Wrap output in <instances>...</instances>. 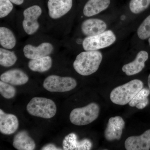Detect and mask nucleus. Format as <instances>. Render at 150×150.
Masks as SVG:
<instances>
[{
    "label": "nucleus",
    "mask_w": 150,
    "mask_h": 150,
    "mask_svg": "<svg viewBox=\"0 0 150 150\" xmlns=\"http://www.w3.org/2000/svg\"><path fill=\"white\" fill-rule=\"evenodd\" d=\"M74 0H47L46 33L64 38L69 33Z\"/></svg>",
    "instance_id": "nucleus-1"
},
{
    "label": "nucleus",
    "mask_w": 150,
    "mask_h": 150,
    "mask_svg": "<svg viewBox=\"0 0 150 150\" xmlns=\"http://www.w3.org/2000/svg\"><path fill=\"white\" fill-rule=\"evenodd\" d=\"M15 25L21 36L31 37L46 33L45 9L38 4L28 6L16 13Z\"/></svg>",
    "instance_id": "nucleus-2"
},
{
    "label": "nucleus",
    "mask_w": 150,
    "mask_h": 150,
    "mask_svg": "<svg viewBox=\"0 0 150 150\" xmlns=\"http://www.w3.org/2000/svg\"><path fill=\"white\" fill-rule=\"evenodd\" d=\"M63 46V40L42 33L29 37L21 48L24 57L30 60L53 55Z\"/></svg>",
    "instance_id": "nucleus-3"
},
{
    "label": "nucleus",
    "mask_w": 150,
    "mask_h": 150,
    "mask_svg": "<svg viewBox=\"0 0 150 150\" xmlns=\"http://www.w3.org/2000/svg\"><path fill=\"white\" fill-rule=\"evenodd\" d=\"M102 59V53L98 50L82 51L76 57L73 68L79 74L89 76L98 71Z\"/></svg>",
    "instance_id": "nucleus-4"
},
{
    "label": "nucleus",
    "mask_w": 150,
    "mask_h": 150,
    "mask_svg": "<svg viewBox=\"0 0 150 150\" xmlns=\"http://www.w3.org/2000/svg\"><path fill=\"white\" fill-rule=\"evenodd\" d=\"M143 87L144 83L142 81L139 79L131 80L113 89L110 93V100L115 104L125 105L131 101Z\"/></svg>",
    "instance_id": "nucleus-5"
},
{
    "label": "nucleus",
    "mask_w": 150,
    "mask_h": 150,
    "mask_svg": "<svg viewBox=\"0 0 150 150\" xmlns=\"http://www.w3.org/2000/svg\"><path fill=\"white\" fill-rule=\"evenodd\" d=\"M26 109L30 115L46 119L53 118L57 112L56 105L52 100L37 97L30 101Z\"/></svg>",
    "instance_id": "nucleus-6"
},
{
    "label": "nucleus",
    "mask_w": 150,
    "mask_h": 150,
    "mask_svg": "<svg viewBox=\"0 0 150 150\" xmlns=\"http://www.w3.org/2000/svg\"><path fill=\"white\" fill-rule=\"evenodd\" d=\"M100 107L95 103H91L85 107L73 109L70 114L71 123L77 126L88 125L99 116Z\"/></svg>",
    "instance_id": "nucleus-7"
},
{
    "label": "nucleus",
    "mask_w": 150,
    "mask_h": 150,
    "mask_svg": "<svg viewBox=\"0 0 150 150\" xmlns=\"http://www.w3.org/2000/svg\"><path fill=\"white\" fill-rule=\"evenodd\" d=\"M116 40L113 31L105 30L100 34L85 37L81 41V46L84 51H97L111 46Z\"/></svg>",
    "instance_id": "nucleus-8"
},
{
    "label": "nucleus",
    "mask_w": 150,
    "mask_h": 150,
    "mask_svg": "<svg viewBox=\"0 0 150 150\" xmlns=\"http://www.w3.org/2000/svg\"><path fill=\"white\" fill-rule=\"evenodd\" d=\"M77 85L76 81L74 78L51 75L45 79L43 86L51 92H65L74 89Z\"/></svg>",
    "instance_id": "nucleus-9"
},
{
    "label": "nucleus",
    "mask_w": 150,
    "mask_h": 150,
    "mask_svg": "<svg viewBox=\"0 0 150 150\" xmlns=\"http://www.w3.org/2000/svg\"><path fill=\"white\" fill-rule=\"evenodd\" d=\"M106 23L99 18H88L81 23L80 30L82 35L86 37L100 34L107 29Z\"/></svg>",
    "instance_id": "nucleus-10"
},
{
    "label": "nucleus",
    "mask_w": 150,
    "mask_h": 150,
    "mask_svg": "<svg viewBox=\"0 0 150 150\" xmlns=\"http://www.w3.org/2000/svg\"><path fill=\"white\" fill-rule=\"evenodd\" d=\"M125 125V121L121 116L110 118L104 132L105 139L108 142L120 140Z\"/></svg>",
    "instance_id": "nucleus-11"
},
{
    "label": "nucleus",
    "mask_w": 150,
    "mask_h": 150,
    "mask_svg": "<svg viewBox=\"0 0 150 150\" xmlns=\"http://www.w3.org/2000/svg\"><path fill=\"white\" fill-rule=\"evenodd\" d=\"M18 40L15 32L6 23L0 26V46L9 50H14L18 46Z\"/></svg>",
    "instance_id": "nucleus-12"
},
{
    "label": "nucleus",
    "mask_w": 150,
    "mask_h": 150,
    "mask_svg": "<svg viewBox=\"0 0 150 150\" xmlns=\"http://www.w3.org/2000/svg\"><path fill=\"white\" fill-rule=\"evenodd\" d=\"M127 150H149L150 149V129L139 136H131L125 142Z\"/></svg>",
    "instance_id": "nucleus-13"
},
{
    "label": "nucleus",
    "mask_w": 150,
    "mask_h": 150,
    "mask_svg": "<svg viewBox=\"0 0 150 150\" xmlns=\"http://www.w3.org/2000/svg\"><path fill=\"white\" fill-rule=\"evenodd\" d=\"M149 58L147 51H141L137 54L135 60L122 67V71L128 76H133L139 74L145 67V62Z\"/></svg>",
    "instance_id": "nucleus-14"
},
{
    "label": "nucleus",
    "mask_w": 150,
    "mask_h": 150,
    "mask_svg": "<svg viewBox=\"0 0 150 150\" xmlns=\"http://www.w3.org/2000/svg\"><path fill=\"white\" fill-rule=\"evenodd\" d=\"M1 80L15 86L22 85L29 80L28 75L22 70L12 69L6 71L0 76Z\"/></svg>",
    "instance_id": "nucleus-15"
},
{
    "label": "nucleus",
    "mask_w": 150,
    "mask_h": 150,
    "mask_svg": "<svg viewBox=\"0 0 150 150\" xmlns=\"http://www.w3.org/2000/svg\"><path fill=\"white\" fill-rule=\"evenodd\" d=\"M92 146V143L88 139L78 141L77 136L74 133L67 135L63 142V149L64 150H89Z\"/></svg>",
    "instance_id": "nucleus-16"
},
{
    "label": "nucleus",
    "mask_w": 150,
    "mask_h": 150,
    "mask_svg": "<svg viewBox=\"0 0 150 150\" xmlns=\"http://www.w3.org/2000/svg\"><path fill=\"white\" fill-rule=\"evenodd\" d=\"M19 122L15 115L5 113L0 109V131L5 135H11L18 129Z\"/></svg>",
    "instance_id": "nucleus-17"
},
{
    "label": "nucleus",
    "mask_w": 150,
    "mask_h": 150,
    "mask_svg": "<svg viewBox=\"0 0 150 150\" xmlns=\"http://www.w3.org/2000/svg\"><path fill=\"white\" fill-rule=\"evenodd\" d=\"M110 3V0H88L84 6L82 14L85 17H92L106 9Z\"/></svg>",
    "instance_id": "nucleus-18"
},
{
    "label": "nucleus",
    "mask_w": 150,
    "mask_h": 150,
    "mask_svg": "<svg viewBox=\"0 0 150 150\" xmlns=\"http://www.w3.org/2000/svg\"><path fill=\"white\" fill-rule=\"evenodd\" d=\"M13 146L18 150H33L35 148V144L27 131L18 132L14 137Z\"/></svg>",
    "instance_id": "nucleus-19"
},
{
    "label": "nucleus",
    "mask_w": 150,
    "mask_h": 150,
    "mask_svg": "<svg viewBox=\"0 0 150 150\" xmlns=\"http://www.w3.org/2000/svg\"><path fill=\"white\" fill-rule=\"evenodd\" d=\"M52 55L30 60L28 63V69L34 72L43 73L48 71L53 67V59Z\"/></svg>",
    "instance_id": "nucleus-20"
},
{
    "label": "nucleus",
    "mask_w": 150,
    "mask_h": 150,
    "mask_svg": "<svg viewBox=\"0 0 150 150\" xmlns=\"http://www.w3.org/2000/svg\"><path fill=\"white\" fill-rule=\"evenodd\" d=\"M14 4L10 0H0V18L6 23L15 25L16 16Z\"/></svg>",
    "instance_id": "nucleus-21"
},
{
    "label": "nucleus",
    "mask_w": 150,
    "mask_h": 150,
    "mask_svg": "<svg viewBox=\"0 0 150 150\" xmlns=\"http://www.w3.org/2000/svg\"><path fill=\"white\" fill-rule=\"evenodd\" d=\"M18 57L13 50L0 48V65L5 68L12 67L16 64Z\"/></svg>",
    "instance_id": "nucleus-22"
},
{
    "label": "nucleus",
    "mask_w": 150,
    "mask_h": 150,
    "mask_svg": "<svg viewBox=\"0 0 150 150\" xmlns=\"http://www.w3.org/2000/svg\"><path fill=\"white\" fill-rule=\"evenodd\" d=\"M150 94L149 89L142 88L129 103V105L131 107H136L138 109H144L149 104L148 97Z\"/></svg>",
    "instance_id": "nucleus-23"
},
{
    "label": "nucleus",
    "mask_w": 150,
    "mask_h": 150,
    "mask_svg": "<svg viewBox=\"0 0 150 150\" xmlns=\"http://www.w3.org/2000/svg\"><path fill=\"white\" fill-rule=\"evenodd\" d=\"M150 5V0H131L129 8L132 13L139 14L146 10Z\"/></svg>",
    "instance_id": "nucleus-24"
},
{
    "label": "nucleus",
    "mask_w": 150,
    "mask_h": 150,
    "mask_svg": "<svg viewBox=\"0 0 150 150\" xmlns=\"http://www.w3.org/2000/svg\"><path fill=\"white\" fill-rule=\"evenodd\" d=\"M137 35L140 39L146 40L150 37V15L142 22L137 30Z\"/></svg>",
    "instance_id": "nucleus-25"
},
{
    "label": "nucleus",
    "mask_w": 150,
    "mask_h": 150,
    "mask_svg": "<svg viewBox=\"0 0 150 150\" xmlns=\"http://www.w3.org/2000/svg\"><path fill=\"white\" fill-rule=\"evenodd\" d=\"M0 93L6 99H11L15 96L16 90L13 86L3 81H0Z\"/></svg>",
    "instance_id": "nucleus-26"
},
{
    "label": "nucleus",
    "mask_w": 150,
    "mask_h": 150,
    "mask_svg": "<svg viewBox=\"0 0 150 150\" xmlns=\"http://www.w3.org/2000/svg\"><path fill=\"white\" fill-rule=\"evenodd\" d=\"M41 150H61L62 149L58 148L54 144H50L44 146L42 148Z\"/></svg>",
    "instance_id": "nucleus-27"
},
{
    "label": "nucleus",
    "mask_w": 150,
    "mask_h": 150,
    "mask_svg": "<svg viewBox=\"0 0 150 150\" xmlns=\"http://www.w3.org/2000/svg\"><path fill=\"white\" fill-rule=\"evenodd\" d=\"M15 5L22 6L23 5L25 2V0H10Z\"/></svg>",
    "instance_id": "nucleus-28"
},
{
    "label": "nucleus",
    "mask_w": 150,
    "mask_h": 150,
    "mask_svg": "<svg viewBox=\"0 0 150 150\" xmlns=\"http://www.w3.org/2000/svg\"><path fill=\"white\" fill-rule=\"evenodd\" d=\"M148 83L149 87V89L150 90V74L149 75V77H148Z\"/></svg>",
    "instance_id": "nucleus-29"
},
{
    "label": "nucleus",
    "mask_w": 150,
    "mask_h": 150,
    "mask_svg": "<svg viewBox=\"0 0 150 150\" xmlns=\"http://www.w3.org/2000/svg\"><path fill=\"white\" fill-rule=\"evenodd\" d=\"M149 46L150 47V37L149 38Z\"/></svg>",
    "instance_id": "nucleus-30"
}]
</instances>
